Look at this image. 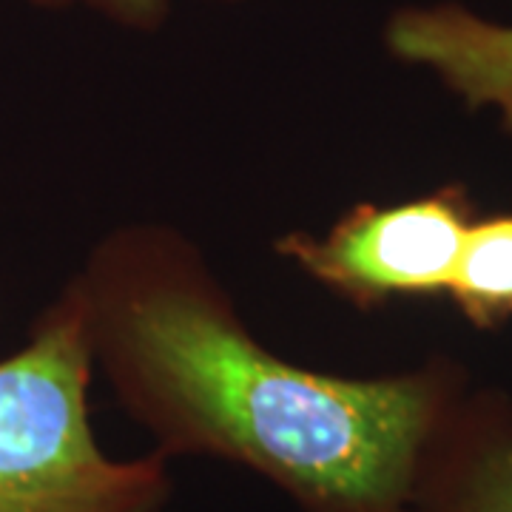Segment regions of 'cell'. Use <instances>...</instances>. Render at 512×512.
<instances>
[{
    "label": "cell",
    "mask_w": 512,
    "mask_h": 512,
    "mask_svg": "<svg viewBox=\"0 0 512 512\" xmlns=\"http://www.w3.org/2000/svg\"><path fill=\"white\" fill-rule=\"evenodd\" d=\"M413 512H512V402L467 393L421 478Z\"/></svg>",
    "instance_id": "obj_5"
},
{
    "label": "cell",
    "mask_w": 512,
    "mask_h": 512,
    "mask_svg": "<svg viewBox=\"0 0 512 512\" xmlns=\"http://www.w3.org/2000/svg\"><path fill=\"white\" fill-rule=\"evenodd\" d=\"M447 296L476 330L487 333L512 322V211L473 220Z\"/></svg>",
    "instance_id": "obj_6"
},
{
    "label": "cell",
    "mask_w": 512,
    "mask_h": 512,
    "mask_svg": "<svg viewBox=\"0 0 512 512\" xmlns=\"http://www.w3.org/2000/svg\"><path fill=\"white\" fill-rule=\"evenodd\" d=\"M94 345L69 282L0 359V512H163L168 456L111 458L94 439Z\"/></svg>",
    "instance_id": "obj_2"
},
{
    "label": "cell",
    "mask_w": 512,
    "mask_h": 512,
    "mask_svg": "<svg viewBox=\"0 0 512 512\" xmlns=\"http://www.w3.org/2000/svg\"><path fill=\"white\" fill-rule=\"evenodd\" d=\"M384 37L393 57L436 72L470 109H493L512 137V26L433 6L396 12Z\"/></svg>",
    "instance_id": "obj_4"
},
{
    "label": "cell",
    "mask_w": 512,
    "mask_h": 512,
    "mask_svg": "<svg viewBox=\"0 0 512 512\" xmlns=\"http://www.w3.org/2000/svg\"><path fill=\"white\" fill-rule=\"evenodd\" d=\"M40 6H72V3H86L97 12L109 15V18L120 20L126 26H137V29H151L165 18L168 0H32Z\"/></svg>",
    "instance_id": "obj_7"
},
{
    "label": "cell",
    "mask_w": 512,
    "mask_h": 512,
    "mask_svg": "<svg viewBox=\"0 0 512 512\" xmlns=\"http://www.w3.org/2000/svg\"><path fill=\"white\" fill-rule=\"evenodd\" d=\"M94 367L163 456H208L268 478L299 512H413L470 393L447 359L339 376L256 339L202 251L163 222L100 239L72 279Z\"/></svg>",
    "instance_id": "obj_1"
},
{
    "label": "cell",
    "mask_w": 512,
    "mask_h": 512,
    "mask_svg": "<svg viewBox=\"0 0 512 512\" xmlns=\"http://www.w3.org/2000/svg\"><path fill=\"white\" fill-rule=\"evenodd\" d=\"M467 185L447 183L402 202H356L325 234L291 231L274 251L356 311L396 299L447 296L470 225Z\"/></svg>",
    "instance_id": "obj_3"
}]
</instances>
